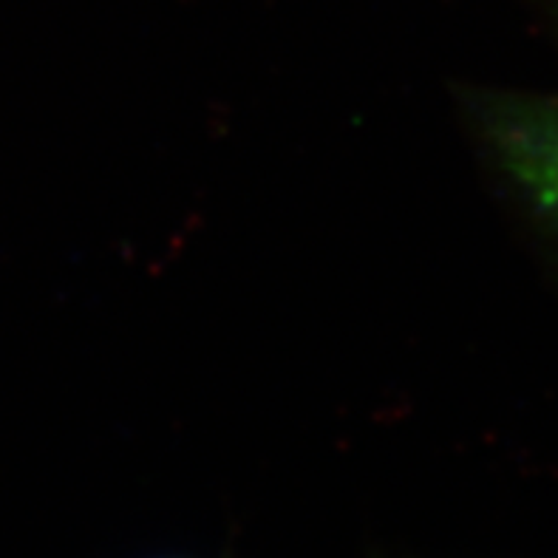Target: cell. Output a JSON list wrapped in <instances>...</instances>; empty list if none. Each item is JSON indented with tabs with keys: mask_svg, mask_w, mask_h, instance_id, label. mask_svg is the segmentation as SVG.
<instances>
[{
	"mask_svg": "<svg viewBox=\"0 0 558 558\" xmlns=\"http://www.w3.org/2000/svg\"><path fill=\"white\" fill-rule=\"evenodd\" d=\"M457 99L496 177L547 230L558 233V94L471 85Z\"/></svg>",
	"mask_w": 558,
	"mask_h": 558,
	"instance_id": "obj_1",
	"label": "cell"
}]
</instances>
